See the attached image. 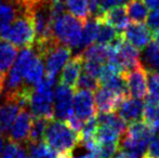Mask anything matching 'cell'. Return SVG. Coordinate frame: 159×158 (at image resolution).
Instances as JSON below:
<instances>
[{
  "label": "cell",
  "instance_id": "6da1fadb",
  "mask_svg": "<svg viewBox=\"0 0 159 158\" xmlns=\"http://www.w3.org/2000/svg\"><path fill=\"white\" fill-rule=\"evenodd\" d=\"M43 141L57 154H71L80 144V137L66 121L52 119L47 127Z\"/></svg>",
  "mask_w": 159,
  "mask_h": 158
},
{
  "label": "cell",
  "instance_id": "7a4b0ae2",
  "mask_svg": "<svg viewBox=\"0 0 159 158\" xmlns=\"http://www.w3.org/2000/svg\"><path fill=\"white\" fill-rule=\"evenodd\" d=\"M156 134L149 124L144 120L132 122L119 142V150L125 151L136 158H143L146 154L147 146L152 138Z\"/></svg>",
  "mask_w": 159,
  "mask_h": 158
},
{
  "label": "cell",
  "instance_id": "3957f363",
  "mask_svg": "<svg viewBox=\"0 0 159 158\" xmlns=\"http://www.w3.org/2000/svg\"><path fill=\"white\" fill-rule=\"evenodd\" d=\"M84 21L70 13H64L53 21L52 30L55 39L70 49H81Z\"/></svg>",
  "mask_w": 159,
  "mask_h": 158
},
{
  "label": "cell",
  "instance_id": "277c9868",
  "mask_svg": "<svg viewBox=\"0 0 159 158\" xmlns=\"http://www.w3.org/2000/svg\"><path fill=\"white\" fill-rule=\"evenodd\" d=\"M55 79L44 77L40 82L35 84L30 94L28 107L34 117L53 119V99L54 91L53 87Z\"/></svg>",
  "mask_w": 159,
  "mask_h": 158
},
{
  "label": "cell",
  "instance_id": "5b68a950",
  "mask_svg": "<svg viewBox=\"0 0 159 158\" xmlns=\"http://www.w3.org/2000/svg\"><path fill=\"white\" fill-rule=\"evenodd\" d=\"M0 39L12 43L20 48H28L35 43L36 32L30 15L22 14L16 17L11 26L4 32L0 33Z\"/></svg>",
  "mask_w": 159,
  "mask_h": 158
},
{
  "label": "cell",
  "instance_id": "8992f818",
  "mask_svg": "<svg viewBox=\"0 0 159 158\" xmlns=\"http://www.w3.org/2000/svg\"><path fill=\"white\" fill-rule=\"evenodd\" d=\"M70 56L71 49L63 43H60L57 40L49 44L41 53V57L44 61L46 76L53 79L57 78V74L63 70Z\"/></svg>",
  "mask_w": 159,
  "mask_h": 158
},
{
  "label": "cell",
  "instance_id": "52a82bcc",
  "mask_svg": "<svg viewBox=\"0 0 159 158\" xmlns=\"http://www.w3.org/2000/svg\"><path fill=\"white\" fill-rule=\"evenodd\" d=\"M129 97L142 100L148 93V73L142 63L125 74Z\"/></svg>",
  "mask_w": 159,
  "mask_h": 158
},
{
  "label": "cell",
  "instance_id": "ba28073f",
  "mask_svg": "<svg viewBox=\"0 0 159 158\" xmlns=\"http://www.w3.org/2000/svg\"><path fill=\"white\" fill-rule=\"evenodd\" d=\"M73 88L60 82L54 91L53 99V114L57 120L66 121L73 115Z\"/></svg>",
  "mask_w": 159,
  "mask_h": 158
},
{
  "label": "cell",
  "instance_id": "9c48e42d",
  "mask_svg": "<svg viewBox=\"0 0 159 158\" xmlns=\"http://www.w3.org/2000/svg\"><path fill=\"white\" fill-rule=\"evenodd\" d=\"M96 106L94 102V93L88 90H77L74 94L73 116L80 121L86 122L96 116Z\"/></svg>",
  "mask_w": 159,
  "mask_h": 158
},
{
  "label": "cell",
  "instance_id": "30bf717a",
  "mask_svg": "<svg viewBox=\"0 0 159 158\" xmlns=\"http://www.w3.org/2000/svg\"><path fill=\"white\" fill-rule=\"evenodd\" d=\"M34 117L25 108L20 111L13 124L9 130V139L15 143H24L28 141Z\"/></svg>",
  "mask_w": 159,
  "mask_h": 158
},
{
  "label": "cell",
  "instance_id": "8fae6325",
  "mask_svg": "<svg viewBox=\"0 0 159 158\" xmlns=\"http://www.w3.org/2000/svg\"><path fill=\"white\" fill-rule=\"evenodd\" d=\"M124 38L140 51L144 50L151 43L153 36L151 29L146 25L143 23H133L129 24L124 32Z\"/></svg>",
  "mask_w": 159,
  "mask_h": 158
},
{
  "label": "cell",
  "instance_id": "7c38bea8",
  "mask_svg": "<svg viewBox=\"0 0 159 158\" xmlns=\"http://www.w3.org/2000/svg\"><path fill=\"white\" fill-rule=\"evenodd\" d=\"M116 111H117V114L125 121L132 124V122L140 121L143 119L144 103L142 102V100L128 95L120 101Z\"/></svg>",
  "mask_w": 159,
  "mask_h": 158
},
{
  "label": "cell",
  "instance_id": "4fadbf2b",
  "mask_svg": "<svg viewBox=\"0 0 159 158\" xmlns=\"http://www.w3.org/2000/svg\"><path fill=\"white\" fill-rule=\"evenodd\" d=\"M82 66H84V57L80 52L75 56L70 57L68 62L65 64L61 73L60 82L70 88H75L76 82L82 73Z\"/></svg>",
  "mask_w": 159,
  "mask_h": 158
},
{
  "label": "cell",
  "instance_id": "5bb4252c",
  "mask_svg": "<svg viewBox=\"0 0 159 158\" xmlns=\"http://www.w3.org/2000/svg\"><path fill=\"white\" fill-rule=\"evenodd\" d=\"M125 97H119L115 92L100 87L94 92V102L98 113H113L116 111L118 104Z\"/></svg>",
  "mask_w": 159,
  "mask_h": 158
},
{
  "label": "cell",
  "instance_id": "9a60e30c",
  "mask_svg": "<svg viewBox=\"0 0 159 158\" xmlns=\"http://www.w3.org/2000/svg\"><path fill=\"white\" fill-rule=\"evenodd\" d=\"M35 49V48H34ZM44 63L41 55L35 50V53L24 67V80L26 84H37L43 79Z\"/></svg>",
  "mask_w": 159,
  "mask_h": 158
},
{
  "label": "cell",
  "instance_id": "2e32d148",
  "mask_svg": "<svg viewBox=\"0 0 159 158\" xmlns=\"http://www.w3.org/2000/svg\"><path fill=\"white\" fill-rule=\"evenodd\" d=\"M100 21L105 22L111 27H114L119 34H124L126 28L129 26L130 20L128 16L127 9L125 7H118L103 13L102 16L100 17Z\"/></svg>",
  "mask_w": 159,
  "mask_h": 158
},
{
  "label": "cell",
  "instance_id": "e0dca14e",
  "mask_svg": "<svg viewBox=\"0 0 159 158\" xmlns=\"http://www.w3.org/2000/svg\"><path fill=\"white\" fill-rule=\"evenodd\" d=\"M21 110V106L11 100H6V102L0 105V132H9Z\"/></svg>",
  "mask_w": 159,
  "mask_h": 158
},
{
  "label": "cell",
  "instance_id": "ac0fdd59",
  "mask_svg": "<svg viewBox=\"0 0 159 158\" xmlns=\"http://www.w3.org/2000/svg\"><path fill=\"white\" fill-rule=\"evenodd\" d=\"M17 56V48L12 43L0 39V74L7 76Z\"/></svg>",
  "mask_w": 159,
  "mask_h": 158
},
{
  "label": "cell",
  "instance_id": "d6986e66",
  "mask_svg": "<svg viewBox=\"0 0 159 158\" xmlns=\"http://www.w3.org/2000/svg\"><path fill=\"white\" fill-rule=\"evenodd\" d=\"M84 29H82V42L81 49H86L87 47L92 46L96 41L98 32H100L101 22L96 17H88L86 21H84Z\"/></svg>",
  "mask_w": 159,
  "mask_h": 158
},
{
  "label": "cell",
  "instance_id": "ffe728a7",
  "mask_svg": "<svg viewBox=\"0 0 159 158\" xmlns=\"http://www.w3.org/2000/svg\"><path fill=\"white\" fill-rule=\"evenodd\" d=\"M98 124H105L111 128L115 129L120 135H124L127 131V122L116 113H100L96 116Z\"/></svg>",
  "mask_w": 159,
  "mask_h": 158
},
{
  "label": "cell",
  "instance_id": "44dd1931",
  "mask_svg": "<svg viewBox=\"0 0 159 158\" xmlns=\"http://www.w3.org/2000/svg\"><path fill=\"white\" fill-rule=\"evenodd\" d=\"M84 61H95L98 63H106L109 59V47L103 44H92L81 52Z\"/></svg>",
  "mask_w": 159,
  "mask_h": 158
},
{
  "label": "cell",
  "instance_id": "7402d4cb",
  "mask_svg": "<svg viewBox=\"0 0 159 158\" xmlns=\"http://www.w3.org/2000/svg\"><path fill=\"white\" fill-rule=\"evenodd\" d=\"M127 13L129 20L133 23H143L148 15V8L142 0H131L127 4Z\"/></svg>",
  "mask_w": 159,
  "mask_h": 158
},
{
  "label": "cell",
  "instance_id": "603a6c76",
  "mask_svg": "<svg viewBox=\"0 0 159 158\" xmlns=\"http://www.w3.org/2000/svg\"><path fill=\"white\" fill-rule=\"evenodd\" d=\"M144 62L147 72H159V44L151 42L144 49Z\"/></svg>",
  "mask_w": 159,
  "mask_h": 158
},
{
  "label": "cell",
  "instance_id": "cb8c5ba5",
  "mask_svg": "<svg viewBox=\"0 0 159 158\" xmlns=\"http://www.w3.org/2000/svg\"><path fill=\"white\" fill-rule=\"evenodd\" d=\"M65 6L71 15L81 21L89 17V0H65Z\"/></svg>",
  "mask_w": 159,
  "mask_h": 158
},
{
  "label": "cell",
  "instance_id": "d4e9b609",
  "mask_svg": "<svg viewBox=\"0 0 159 158\" xmlns=\"http://www.w3.org/2000/svg\"><path fill=\"white\" fill-rule=\"evenodd\" d=\"M50 120H52V119L34 117L30 138H28V142H30V143H37V142L43 141L44 133H46L47 127H48Z\"/></svg>",
  "mask_w": 159,
  "mask_h": 158
},
{
  "label": "cell",
  "instance_id": "484cf974",
  "mask_svg": "<svg viewBox=\"0 0 159 158\" xmlns=\"http://www.w3.org/2000/svg\"><path fill=\"white\" fill-rule=\"evenodd\" d=\"M57 155L59 154L43 141L30 143V147H28L30 158H57Z\"/></svg>",
  "mask_w": 159,
  "mask_h": 158
},
{
  "label": "cell",
  "instance_id": "4316f807",
  "mask_svg": "<svg viewBox=\"0 0 159 158\" xmlns=\"http://www.w3.org/2000/svg\"><path fill=\"white\" fill-rule=\"evenodd\" d=\"M17 10L11 3H0V33L7 30L15 21Z\"/></svg>",
  "mask_w": 159,
  "mask_h": 158
},
{
  "label": "cell",
  "instance_id": "83f0119b",
  "mask_svg": "<svg viewBox=\"0 0 159 158\" xmlns=\"http://www.w3.org/2000/svg\"><path fill=\"white\" fill-rule=\"evenodd\" d=\"M101 22L100 26V32H98V38H96V43L103 44V46H109L116 40L118 36H119V33L115 29L114 27H111V25H108L105 22Z\"/></svg>",
  "mask_w": 159,
  "mask_h": 158
},
{
  "label": "cell",
  "instance_id": "f1b7e54d",
  "mask_svg": "<svg viewBox=\"0 0 159 158\" xmlns=\"http://www.w3.org/2000/svg\"><path fill=\"white\" fill-rule=\"evenodd\" d=\"M100 81L98 79L94 78V77L90 76V75L86 74V73H81L79 76L77 82H76L75 88L77 90H88L91 92H95L98 88H100Z\"/></svg>",
  "mask_w": 159,
  "mask_h": 158
},
{
  "label": "cell",
  "instance_id": "f546056e",
  "mask_svg": "<svg viewBox=\"0 0 159 158\" xmlns=\"http://www.w3.org/2000/svg\"><path fill=\"white\" fill-rule=\"evenodd\" d=\"M148 76V97L146 100L159 103V72H147Z\"/></svg>",
  "mask_w": 159,
  "mask_h": 158
},
{
  "label": "cell",
  "instance_id": "4dcf8cb0",
  "mask_svg": "<svg viewBox=\"0 0 159 158\" xmlns=\"http://www.w3.org/2000/svg\"><path fill=\"white\" fill-rule=\"evenodd\" d=\"M0 158H30L26 154L25 150L15 142H9L8 145L4 147Z\"/></svg>",
  "mask_w": 159,
  "mask_h": 158
},
{
  "label": "cell",
  "instance_id": "1f68e13d",
  "mask_svg": "<svg viewBox=\"0 0 159 158\" xmlns=\"http://www.w3.org/2000/svg\"><path fill=\"white\" fill-rule=\"evenodd\" d=\"M130 1L131 0H98V4H100L101 12L103 14V13L111 10V9L127 6Z\"/></svg>",
  "mask_w": 159,
  "mask_h": 158
},
{
  "label": "cell",
  "instance_id": "d6a6232c",
  "mask_svg": "<svg viewBox=\"0 0 159 158\" xmlns=\"http://www.w3.org/2000/svg\"><path fill=\"white\" fill-rule=\"evenodd\" d=\"M145 155L152 158H159V135L155 134L152 138Z\"/></svg>",
  "mask_w": 159,
  "mask_h": 158
},
{
  "label": "cell",
  "instance_id": "836d02e7",
  "mask_svg": "<svg viewBox=\"0 0 159 158\" xmlns=\"http://www.w3.org/2000/svg\"><path fill=\"white\" fill-rule=\"evenodd\" d=\"M146 26L153 32L159 28V9L153 10L151 13H148L146 19Z\"/></svg>",
  "mask_w": 159,
  "mask_h": 158
},
{
  "label": "cell",
  "instance_id": "e575fe53",
  "mask_svg": "<svg viewBox=\"0 0 159 158\" xmlns=\"http://www.w3.org/2000/svg\"><path fill=\"white\" fill-rule=\"evenodd\" d=\"M144 3L146 7L152 10H156L159 9V0H144Z\"/></svg>",
  "mask_w": 159,
  "mask_h": 158
},
{
  "label": "cell",
  "instance_id": "d590c367",
  "mask_svg": "<svg viewBox=\"0 0 159 158\" xmlns=\"http://www.w3.org/2000/svg\"><path fill=\"white\" fill-rule=\"evenodd\" d=\"M114 158H136V157H134L133 155L129 154V153L125 152V151L119 150L117 154H116V156L114 157Z\"/></svg>",
  "mask_w": 159,
  "mask_h": 158
},
{
  "label": "cell",
  "instance_id": "8d00e7d4",
  "mask_svg": "<svg viewBox=\"0 0 159 158\" xmlns=\"http://www.w3.org/2000/svg\"><path fill=\"white\" fill-rule=\"evenodd\" d=\"M3 146H4L3 137H2L1 132H0V157H1V155H2V152H3Z\"/></svg>",
  "mask_w": 159,
  "mask_h": 158
},
{
  "label": "cell",
  "instance_id": "74e56055",
  "mask_svg": "<svg viewBox=\"0 0 159 158\" xmlns=\"http://www.w3.org/2000/svg\"><path fill=\"white\" fill-rule=\"evenodd\" d=\"M4 80H6V78L0 79V99H1L2 93H3V89H4Z\"/></svg>",
  "mask_w": 159,
  "mask_h": 158
},
{
  "label": "cell",
  "instance_id": "f35d334b",
  "mask_svg": "<svg viewBox=\"0 0 159 158\" xmlns=\"http://www.w3.org/2000/svg\"><path fill=\"white\" fill-rule=\"evenodd\" d=\"M154 42L159 44V28L154 32Z\"/></svg>",
  "mask_w": 159,
  "mask_h": 158
},
{
  "label": "cell",
  "instance_id": "ab89813d",
  "mask_svg": "<svg viewBox=\"0 0 159 158\" xmlns=\"http://www.w3.org/2000/svg\"><path fill=\"white\" fill-rule=\"evenodd\" d=\"M71 154H59L57 158H70Z\"/></svg>",
  "mask_w": 159,
  "mask_h": 158
},
{
  "label": "cell",
  "instance_id": "60d3db41",
  "mask_svg": "<svg viewBox=\"0 0 159 158\" xmlns=\"http://www.w3.org/2000/svg\"><path fill=\"white\" fill-rule=\"evenodd\" d=\"M70 158H84V156H76V157L70 156Z\"/></svg>",
  "mask_w": 159,
  "mask_h": 158
},
{
  "label": "cell",
  "instance_id": "b9f144b4",
  "mask_svg": "<svg viewBox=\"0 0 159 158\" xmlns=\"http://www.w3.org/2000/svg\"><path fill=\"white\" fill-rule=\"evenodd\" d=\"M2 78H6V76H3V75L0 74V79H2Z\"/></svg>",
  "mask_w": 159,
  "mask_h": 158
},
{
  "label": "cell",
  "instance_id": "7bdbcfd3",
  "mask_svg": "<svg viewBox=\"0 0 159 158\" xmlns=\"http://www.w3.org/2000/svg\"><path fill=\"white\" fill-rule=\"evenodd\" d=\"M0 1H1V0H0Z\"/></svg>",
  "mask_w": 159,
  "mask_h": 158
}]
</instances>
